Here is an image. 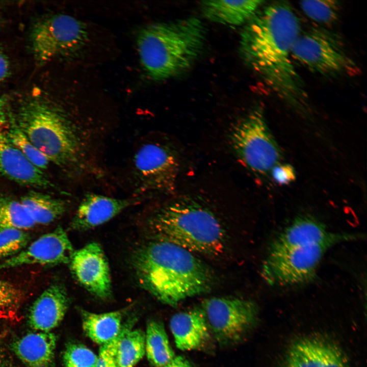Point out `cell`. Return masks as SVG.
<instances>
[{"instance_id":"f546056e","label":"cell","mask_w":367,"mask_h":367,"mask_svg":"<svg viewBox=\"0 0 367 367\" xmlns=\"http://www.w3.org/2000/svg\"><path fill=\"white\" fill-rule=\"evenodd\" d=\"M97 360L94 352L80 344H68L63 355L64 367H96Z\"/></svg>"},{"instance_id":"7c38bea8","label":"cell","mask_w":367,"mask_h":367,"mask_svg":"<svg viewBox=\"0 0 367 367\" xmlns=\"http://www.w3.org/2000/svg\"><path fill=\"white\" fill-rule=\"evenodd\" d=\"M69 264L74 278L90 293L101 299L111 297L110 268L100 244L93 242L74 250Z\"/></svg>"},{"instance_id":"d4e9b609","label":"cell","mask_w":367,"mask_h":367,"mask_svg":"<svg viewBox=\"0 0 367 367\" xmlns=\"http://www.w3.org/2000/svg\"><path fill=\"white\" fill-rule=\"evenodd\" d=\"M145 354V334L139 329L122 327L116 350L118 367H134Z\"/></svg>"},{"instance_id":"6da1fadb","label":"cell","mask_w":367,"mask_h":367,"mask_svg":"<svg viewBox=\"0 0 367 367\" xmlns=\"http://www.w3.org/2000/svg\"><path fill=\"white\" fill-rule=\"evenodd\" d=\"M262 6L241 33L242 56L273 94L304 111L307 95L292 60L293 47L301 33L299 19L288 2Z\"/></svg>"},{"instance_id":"44dd1931","label":"cell","mask_w":367,"mask_h":367,"mask_svg":"<svg viewBox=\"0 0 367 367\" xmlns=\"http://www.w3.org/2000/svg\"><path fill=\"white\" fill-rule=\"evenodd\" d=\"M265 3L263 1H207L201 3L204 16L223 24L238 25L247 22Z\"/></svg>"},{"instance_id":"52a82bcc","label":"cell","mask_w":367,"mask_h":367,"mask_svg":"<svg viewBox=\"0 0 367 367\" xmlns=\"http://www.w3.org/2000/svg\"><path fill=\"white\" fill-rule=\"evenodd\" d=\"M292 56L310 71L325 76L352 75L358 71L340 38L322 28L301 33Z\"/></svg>"},{"instance_id":"cb8c5ba5","label":"cell","mask_w":367,"mask_h":367,"mask_svg":"<svg viewBox=\"0 0 367 367\" xmlns=\"http://www.w3.org/2000/svg\"><path fill=\"white\" fill-rule=\"evenodd\" d=\"M145 334V353L155 367H163L175 356L163 324L151 320L147 323Z\"/></svg>"},{"instance_id":"d590c367","label":"cell","mask_w":367,"mask_h":367,"mask_svg":"<svg viewBox=\"0 0 367 367\" xmlns=\"http://www.w3.org/2000/svg\"><path fill=\"white\" fill-rule=\"evenodd\" d=\"M6 106L4 98L0 95V128H3L8 122Z\"/></svg>"},{"instance_id":"277c9868","label":"cell","mask_w":367,"mask_h":367,"mask_svg":"<svg viewBox=\"0 0 367 367\" xmlns=\"http://www.w3.org/2000/svg\"><path fill=\"white\" fill-rule=\"evenodd\" d=\"M155 239L191 252L216 256L225 246L223 228L208 208L190 197H181L163 205L148 220Z\"/></svg>"},{"instance_id":"30bf717a","label":"cell","mask_w":367,"mask_h":367,"mask_svg":"<svg viewBox=\"0 0 367 367\" xmlns=\"http://www.w3.org/2000/svg\"><path fill=\"white\" fill-rule=\"evenodd\" d=\"M139 190L143 192H173L179 171L176 150L166 143L150 142L143 144L134 160Z\"/></svg>"},{"instance_id":"ba28073f","label":"cell","mask_w":367,"mask_h":367,"mask_svg":"<svg viewBox=\"0 0 367 367\" xmlns=\"http://www.w3.org/2000/svg\"><path fill=\"white\" fill-rule=\"evenodd\" d=\"M87 39L86 25L63 14L41 17L34 23L30 33L32 53L35 61L41 64L76 51Z\"/></svg>"},{"instance_id":"ac0fdd59","label":"cell","mask_w":367,"mask_h":367,"mask_svg":"<svg viewBox=\"0 0 367 367\" xmlns=\"http://www.w3.org/2000/svg\"><path fill=\"white\" fill-rule=\"evenodd\" d=\"M0 177L25 186L45 188L50 182L42 171L29 162L0 128Z\"/></svg>"},{"instance_id":"7a4b0ae2","label":"cell","mask_w":367,"mask_h":367,"mask_svg":"<svg viewBox=\"0 0 367 367\" xmlns=\"http://www.w3.org/2000/svg\"><path fill=\"white\" fill-rule=\"evenodd\" d=\"M132 264L140 285L163 303L175 306L209 291L211 271L192 252L155 239L137 249Z\"/></svg>"},{"instance_id":"7402d4cb","label":"cell","mask_w":367,"mask_h":367,"mask_svg":"<svg viewBox=\"0 0 367 367\" xmlns=\"http://www.w3.org/2000/svg\"><path fill=\"white\" fill-rule=\"evenodd\" d=\"M81 314L85 334L100 346L116 337L122 328V312L120 311L96 313L81 310Z\"/></svg>"},{"instance_id":"2e32d148","label":"cell","mask_w":367,"mask_h":367,"mask_svg":"<svg viewBox=\"0 0 367 367\" xmlns=\"http://www.w3.org/2000/svg\"><path fill=\"white\" fill-rule=\"evenodd\" d=\"M69 305L65 286L60 282L51 284L35 300L30 308L28 323L37 331H51L64 318Z\"/></svg>"},{"instance_id":"9c48e42d","label":"cell","mask_w":367,"mask_h":367,"mask_svg":"<svg viewBox=\"0 0 367 367\" xmlns=\"http://www.w3.org/2000/svg\"><path fill=\"white\" fill-rule=\"evenodd\" d=\"M332 245L318 244L269 252L261 268V276L271 285L302 283L314 277L324 254Z\"/></svg>"},{"instance_id":"3957f363","label":"cell","mask_w":367,"mask_h":367,"mask_svg":"<svg viewBox=\"0 0 367 367\" xmlns=\"http://www.w3.org/2000/svg\"><path fill=\"white\" fill-rule=\"evenodd\" d=\"M206 34L204 24L195 17L148 25L137 38L141 63L155 81L178 75L190 68L201 55Z\"/></svg>"},{"instance_id":"8d00e7d4","label":"cell","mask_w":367,"mask_h":367,"mask_svg":"<svg viewBox=\"0 0 367 367\" xmlns=\"http://www.w3.org/2000/svg\"><path fill=\"white\" fill-rule=\"evenodd\" d=\"M0 258H1V257H0Z\"/></svg>"},{"instance_id":"8fae6325","label":"cell","mask_w":367,"mask_h":367,"mask_svg":"<svg viewBox=\"0 0 367 367\" xmlns=\"http://www.w3.org/2000/svg\"><path fill=\"white\" fill-rule=\"evenodd\" d=\"M209 328L221 342L237 341L255 322L257 307L249 300L230 297H215L202 303Z\"/></svg>"},{"instance_id":"484cf974","label":"cell","mask_w":367,"mask_h":367,"mask_svg":"<svg viewBox=\"0 0 367 367\" xmlns=\"http://www.w3.org/2000/svg\"><path fill=\"white\" fill-rule=\"evenodd\" d=\"M35 224L20 202L0 195V231L8 228L28 229Z\"/></svg>"},{"instance_id":"d6a6232c","label":"cell","mask_w":367,"mask_h":367,"mask_svg":"<svg viewBox=\"0 0 367 367\" xmlns=\"http://www.w3.org/2000/svg\"><path fill=\"white\" fill-rule=\"evenodd\" d=\"M270 174L277 184H289L295 179V173L292 166L289 164L279 163L274 166Z\"/></svg>"},{"instance_id":"4dcf8cb0","label":"cell","mask_w":367,"mask_h":367,"mask_svg":"<svg viewBox=\"0 0 367 367\" xmlns=\"http://www.w3.org/2000/svg\"><path fill=\"white\" fill-rule=\"evenodd\" d=\"M30 236L23 230L8 228L0 231V257L13 256L28 244Z\"/></svg>"},{"instance_id":"d6986e66","label":"cell","mask_w":367,"mask_h":367,"mask_svg":"<svg viewBox=\"0 0 367 367\" xmlns=\"http://www.w3.org/2000/svg\"><path fill=\"white\" fill-rule=\"evenodd\" d=\"M169 325L176 347L181 350L199 349L209 338V328L201 307L175 314Z\"/></svg>"},{"instance_id":"83f0119b","label":"cell","mask_w":367,"mask_h":367,"mask_svg":"<svg viewBox=\"0 0 367 367\" xmlns=\"http://www.w3.org/2000/svg\"><path fill=\"white\" fill-rule=\"evenodd\" d=\"M300 7L311 20L328 25L334 24L338 20L341 10L340 3L331 0L302 1Z\"/></svg>"},{"instance_id":"8992f818","label":"cell","mask_w":367,"mask_h":367,"mask_svg":"<svg viewBox=\"0 0 367 367\" xmlns=\"http://www.w3.org/2000/svg\"><path fill=\"white\" fill-rule=\"evenodd\" d=\"M230 141L242 163L258 175H268L280 163L281 150L260 108L252 110L233 125Z\"/></svg>"},{"instance_id":"ffe728a7","label":"cell","mask_w":367,"mask_h":367,"mask_svg":"<svg viewBox=\"0 0 367 367\" xmlns=\"http://www.w3.org/2000/svg\"><path fill=\"white\" fill-rule=\"evenodd\" d=\"M56 336L35 331L14 340L12 351L25 367H54Z\"/></svg>"},{"instance_id":"1f68e13d","label":"cell","mask_w":367,"mask_h":367,"mask_svg":"<svg viewBox=\"0 0 367 367\" xmlns=\"http://www.w3.org/2000/svg\"><path fill=\"white\" fill-rule=\"evenodd\" d=\"M120 333L114 339L100 346L96 367H118L115 355Z\"/></svg>"},{"instance_id":"5bb4252c","label":"cell","mask_w":367,"mask_h":367,"mask_svg":"<svg viewBox=\"0 0 367 367\" xmlns=\"http://www.w3.org/2000/svg\"><path fill=\"white\" fill-rule=\"evenodd\" d=\"M359 235L329 231L321 222L309 216L295 219L285 228L271 244L270 250H276L318 244L333 246L344 241L354 240Z\"/></svg>"},{"instance_id":"e575fe53","label":"cell","mask_w":367,"mask_h":367,"mask_svg":"<svg viewBox=\"0 0 367 367\" xmlns=\"http://www.w3.org/2000/svg\"><path fill=\"white\" fill-rule=\"evenodd\" d=\"M163 367H193L191 363L182 356H175Z\"/></svg>"},{"instance_id":"603a6c76","label":"cell","mask_w":367,"mask_h":367,"mask_svg":"<svg viewBox=\"0 0 367 367\" xmlns=\"http://www.w3.org/2000/svg\"><path fill=\"white\" fill-rule=\"evenodd\" d=\"M35 224H49L62 216L67 205L61 199L48 194L31 191L21 198L20 201Z\"/></svg>"},{"instance_id":"f1b7e54d","label":"cell","mask_w":367,"mask_h":367,"mask_svg":"<svg viewBox=\"0 0 367 367\" xmlns=\"http://www.w3.org/2000/svg\"><path fill=\"white\" fill-rule=\"evenodd\" d=\"M24 299L22 291L9 282L0 280V317L13 318Z\"/></svg>"},{"instance_id":"5b68a950","label":"cell","mask_w":367,"mask_h":367,"mask_svg":"<svg viewBox=\"0 0 367 367\" xmlns=\"http://www.w3.org/2000/svg\"><path fill=\"white\" fill-rule=\"evenodd\" d=\"M15 121L50 162L60 166L80 163L84 143L79 127L49 102L29 99L20 107Z\"/></svg>"},{"instance_id":"9a60e30c","label":"cell","mask_w":367,"mask_h":367,"mask_svg":"<svg viewBox=\"0 0 367 367\" xmlns=\"http://www.w3.org/2000/svg\"><path fill=\"white\" fill-rule=\"evenodd\" d=\"M283 367H347L342 351L329 340L305 337L290 347Z\"/></svg>"},{"instance_id":"e0dca14e","label":"cell","mask_w":367,"mask_h":367,"mask_svg":"<svg viewBox=\"0 0 367 367\" xmlns=\"http://www.w3.org/2000/svg\"><path fill=\"white\" fill-rule=\"evenodd\" d=\"M132 203L130 199L87 194L71 220L69 228L76 231L94 228L110 220Z\"/></svg>"},{"instance_id":"836d02e7","label":"cell","mask_w":367,"mask_h":367,"mask_svg":"<svg viewBox=\"0 0 367 367\" xmlns=\"http://www.w3.org/2000/svg\"><path fill=\"white\" fill-rule=\"evenodd\" d=\"M10 69V63L8 58L0 50V82L8 77Z\"/></svg>"},{"instance_id":"4316f807","label":"cell","mask_w":367,"mask_h":367,"mask_svg":"<svg viewBox=\"0 0 367 367\" xmlns=\"http://www.w3.org/2000/svg\"><path fill=\"white\" fill-rule=\"evenodd\" d=\"M9 122L7 135L11 143L33 165L41 171L46 169L50 162L48 159L30 141L15 120L11 119Z\"/></svg>"},{"instance_id":"4fadbf2b","label":"cell","mask_w":367,"mask_h":367,"mask_svg":"<svg viewBox=\"0 0 367 367\" xmlns=\"http://www.w3.org/2000/svg\"><path fill=\"white\" fill-rule=\"evenodd\" d=\"M74 251L66 232L59 226L0 263V270L28 265L53 266L69 264Z\"/></svg>"}]
</instances>
